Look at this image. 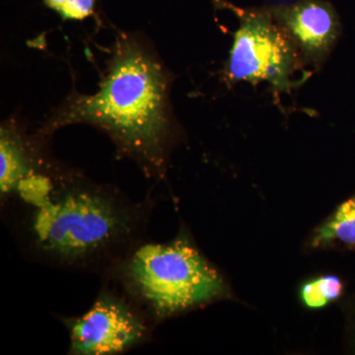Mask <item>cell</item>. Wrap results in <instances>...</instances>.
I'll return each mask as SVG.
<instances>
[{
  "label": "cell",
  "instance_id": "cell-1",
  "mask_svg": "<svg viewBox=\"0 0 355 355\" xmlns=\"http://www.w3.org/2000/svg\"><path fill=\"white\" fill-rule=\"evenodd\" d=\"M23 248L37 260L72 270L109 272L135 245L147 207L114 189L36 168L11 197Z\"/></svg>",
  "mask_w": 355,
  "mask_h": 355
},
{
  "label": "cell",
  "instance_id": "cell-2",
  "mask_svg": "<svg viewBox=\"0 0 355 355\" xmlns=\"http://www.w3.org/2000/svg\"><path fill=\"white\" fill-rule=\"evenodd\" d=\"M169 80L164 67L144 44L123 39L108 73L92 95L71 96L44 128L51 132L71 123H89L108 133L121 153L149 176L164 173L172 123Z\"/></svg>",
  "mask_w": 355,
  "mask_h": 355
},
{
  "label": "cell",
  "instance_id": "cell-3",
  "mask_svg": "<svg viewBox=\"0 0 355 355\" xmlns=\"http://www.w3.org/2000/svg\"><path fill=\"white\" fill-rule=\"evenodd\" d=\"M107 272L153 324L228 296L220 273L186 234L139 242Z\"/></svg>",
  "mask_w": 355,
  "mask_h": 355
},
{
  "label": "cell",
  "instance_id": "cell-4",
  "mask_svg": "<svg viewBox=\"0 0 355 355\" xmlns=\"http://www.w3.org/2000/svg\"><path fill=\"white\" fill-rule=\"evenodd\" d=\"M239 25L229 57L226 74L231 81L268 83L287 90L306 64L297 46L275 20L270 9H239Z\"/></svg>",
  "mask_w": 355,
  "mask_h": 355
},
{
  "label": "cell",
  "instance_id": "cell-5",
  "mask_svg": "<svg viewBox=\"0 0 355 355\" xmlns=\"http://www.w3.org/2000/svg\"><path fill=\"white\" fill-rule=\"evenodd\" d=\"M69 354H121L148 340L153 322L119 288H104L81 316L64 320Z\"/></svg>",
  "mask_w": 355,
  "mask_h": 355
},
{
  "label": "cell",
  "instance_id": "cell-6",
  "mask_svg": "<svg viewBox=\"0 0 355 355\" xmlns=\"http://www.w3.org/2000/svg\"><path fill=\"white\" fill-rule=\"evenodd\" d=\"M307 64L319 67L333 51L340 34L338 14L324 0H299L270 9Z\"/></svg>",
  "mask_w": 355,
  "mask_h": 355
},
{
  "label": "cell",
  "instance_id": "cell-7",
  "mask_svg": "<svg viewBox=\"0 0 355 355\" xmlns=\"http://www.w3.org/2000/svg\"><path fill=\"white\" fill-rule=\"evenodd\" d=\"M38 167L20 133L2 127L0 132V195L1 202L11 197L22 180Z\"/></svg>",
  "mask_w": 355,
  "mask_h": 355
},
{
  "label": "cell",
  "instance_id": "cell-8",
  "mask_svg": "<svg viewBox=\"0 0 355 355\" xmlns=\"http://www.w3.org/2000/svg\"><path fill=\"white\" fill-rule=\"evenodd\" d=\"M309 245L312 249H355V195L314 231Z\"/></svg>",
  "mask_w": 355,
  "mask_h": 355
},
{
  "label": "cell",
  "instance_id": "cell-9",
  "mask_svg": "<svg viewBox=\"0 0 355 355\" xmlns=\"http://www.w3.org/2000/svg\"><path fill=\"white\" fill-rule=\"evenodd\" d=\"M343 280L336 275H324L306 282L301 289V298L307 307L312 309L324 307L335 302L343 295Z\"/></svg>",
  "mask_w": 355,
  "mask_h": 355
},
{
  "label": "cell",
  "instance_id": "cell-10",
  "mask_svg": "<svg viewBox=\"0 0 355 355\" xmlns=\"http://www.w3.org/2000/svg\"><path fill=\"white\" fill-rule=\"evenodd\" d=\"M95 0H67L58 12L64 19L83 20L94 11Z\"/></svg>",
  "mask_w": 355,
  "mask_h": 355
},
{
  "label": "cell",
  "instance_id": "cell-11",
  "mask_svg": "<svg viewBox=\"0 0 355 355\" xmlns=\"http://www.w3.org/2000/svg\"><path fill=\"white\" fill-rule=\"evenodd\" d=\"M345 342L347 349L355 354V293L345 303Z\"/></svg>",
  "mask_w": 355,
  "mask_h": 355
},
{
  "label": "cell",
  "instance_id": "cell-12",
  "mask_svg": "<svg viewBox=\"0 0 355 355\" xmlns=\"http://www.w3.org/2000/svg\"><path fill=\"white\" fill-rule=\"evenodd\" d=\"M44 1L46 6L57 11L58 7L62 6V3H64L67 0H44Z\"/></svg>",
  "mask_w": 355,
  "mask_h": 355
},
{
  "label": "cell",
  "instance_id": "cell-13",
  "mask_svg": "<svg viewBox=\"0 0 355 355\" xmlns=\"http://www.w3.org/2000/svg\"><path fill=\"white\" fill-rule=\"evenodd\" d=\"M282 1H286V0H282Z\"/></svg>",
  "mask_w": 355,
  "mask_h": 355
}]
</instances>
